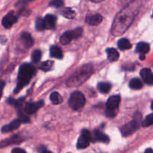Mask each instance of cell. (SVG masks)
Masks as SVG:
<instances>
[{
    "instance_id": "obj_35",
    "label": "cell",
    "mask_w": 153,
    "mask_h": 153,
    "mask_svg": "<svg viewBox=\"0 0 153 153\" xmlns=\"http://www.w3.org/2000/svg\"><path fill=\"white\" fill-rule=\"evenodd\" d=\"M91 1H93V2L97 3V2H101V1H104V0H91Z\"/></svg>"
},
{
    "instance_id": "obj_28",
    "label": "cell",
    "mask_w": 153,
    "mask_h": 153,
    "mask_svg": "<svg viewBox=\"0 0 153 153\" xmlns=\"http://www.w3.org/2000/svg\"><path fill=\"white\" fill-rule=\"evenodd\" d=\"M52 66H53V62L51 61H47L42 63L41 65L40 66V69L43 71H48L52 68Z\"/></svg>"
},
{
    "instance_id": "obj_15",
    "label": "cell",
    "mask_w": 153,
    "mask_h": 153,
    "mask_svg": "<svg viewBox=\"0 0 153 153\" xmlns=\"http://www.w3.org/2000/svg\"><path fill=\"white\" fill-rule=\"evenodd\" d=\"M57 17L54 15L48 14L45 16L43 19V23H44V27L46 29H53L55 28V25H56Z\"/></svg>"
},
{
    "instance_id": "obj_14",
    "label": "cell",
    "mask_w": 153,
    "mask_h": 153,
    "mask_svg": "<svg viewBox=\"0 0 153 153\" xmlns=\"http://www.w3.org/2000/svg\"><path fill=\"white\" fill-rule=\"evenodd\" d=\"M22 141V139L21 138L19 135H17V134H14V135L12 136L11 137H9V138L5 139V140L0 142V148L5 147V146H9V145L19 143Z\"/></svg>"
},
{
    "instance_id": "obj_27",
    "label": "cell",
    "mask_w": 153,
    "mask_h": 153,
    "mask_svg": "<svg viewBox=\"0 0 153 153\" xmlns=\"http://www.w3.org/2000/svg\"><path fill=\"white\" fill-rule=\"evenodd\" d=\"M141 125L143 127H149L153 125V114H150L148 116H146V119L141 123Z\"/></svg>"
},
{
    "instance_id": "obj_5",
    "label": "cell",
    "mask_w": 153,
    "mask_h": 153,
    "mask_svg": "<svg viewBox=\"0 0 153 153\" xmlns=\"http://www.w3.org/2000/svg\"><path fill=\"white\" fill-rule=\"evenodd\" d=\"M86 100L85 95L80 91H75L71 94L69 100L70 107L74 111H79L85 106Z\"/></svg>"
},
{
    "instance_id": "obj_29",
    "label": "cell",
    "mask_w": 153,
    "mask_h": 153,
    "mask_svg": "<svg viewBox=\"0 0 153 153\" xmlns=\"http://www.w3.org/2000/svg\"><path fill=\"white\" fill-rule=\"evenodd\" d=\"M35 28L37 31H43L45 29L43 19H42L41 17L37 18L35 21Z\"/></svg>"
},
{
    "instance_id": "obj_33",
    "label": "cell",
    "mask_w": 153,
    "mask_h": 153,
    "mask_svg": "<svg viewBox=\"0 0 153 153\" xmlns=\"http://www.w3.org/2000/svg\"><path fill=\"white\" fill-rule=\"evenodd\" d=\"M13 153H25V151L23 150L22 149H19V148H16V149H13L12 150Z\"/></svg>"
},
{
    "instance_id": "obj_21",
    "label": "cell",
    "mask_w": 153,
    "mask_h": 153,
    "mask_svg": "<svg viewBox=\"0 0 153 153\" xmlns=\"http://www.w3.org/2000/svg\"><path fill=\"white\" fill-rule=\"evenodd\" d=\"M117 46L120 50H127L131 48V44L126 38H122L118 41Z\"/></svg>"
},
{
    "instance_id": "obj_37",
    "label": "cell",
    "mask_w": 153,
    "mask_h": 153,
    "mask_svg": "<svg viewBox=\"0 0 153 153\" xmlns=\"http://www.w3.org/2000/svg\"><path fill=\"white\" fill-rule=\"evenodd\" d=\"M151 108H152V109L153 110V102H152V105H151Z\"/></svg>"
},
{
    "instance_id": "obj_1",
    "label": "cell",
    "mask_w": 153,
    "mask_h": 153,
    "mask_svg": "<svg viewBox=\"0 0 153 153\" xmlns=\"http://www.w3.org/2000/svg\"><path fill=\"white\" fill-rule=\"evenodd\" d=\"M135 13L130 7L123 9L117 14L111 26V33L114 36H120L123 34L132 23Z\"/></svg>"
},
{
    "instance_id": "obj_11",
    "label": "cell",
    "mask_w": 153,
    "mask_h": 153,
    "mask_svg": "<svg viewBox=\"0 0 153 153\" xmlns=\"http://www.w3.org/2000/svg\"><path fill=\"white\" fill-rule=\"evenodd\" d=\"M120 103V97L119 95L112 96L109 97L106 103L107 110L117 111V109L119 107Z\"/></svg>"
},
{
    "instance_id": "obj_18",
    "label": "cell",
    "mask_w": 153,
    "mask_h": 153,
    "mask_svg": "<svg viewBox=\"0 0 153 153\" xmlns=\"http://www.w3.org/2000/svg\"><path fill=\"white\" fill-rule=\"evenodd\" d=\"M106 52H107L108 58L111 62L117 61L118 58H119V52L114 48H108V49H106Z\"/></svg>"
},
{
    "instance_id": "obj_34",
    "label": "cell",
    "mask_w": 153,
    "mask_h": 153,
    "mask_svg": "<svg viewBox=\"0 0 153 153\" xmlns=\"http://www.w3.org/2000/svg\"><path fill=\"white\" fill-rule=\"evenodd\" d=\"M39 152H47V150H46V149L45 147H43V146H41V147H40V149H38Z\"/></svg>"
},
{
    "instance_id": "obj_17",
    "label": "cell",
    "mask_w": 153,
    "mask_h": 153,
    "mask_svg": "<svg viewBox=\"0 0 153 153\" xmlns=\"http://www.w3.org/2000/svg\"><path fill=\"white\" fill-rule=\"evenodd\" d=\"M21 40L26 48H30L34 43L32 37L28 32H22L21 34Z\"/></svg>"
},
{
    "instance_id": "obj_26",
    "label": "cell",
    "mask_w": 153,
    "mask_h": 153,
    "mask_svg": "<svg viewBox=\"0 0 153 153\" xmlns=\"http://www.w3.org/2000/svg\"><path fill=\"white\" fill-rule=\"evenodd\" d=\"M42 53L41 51L39 50V49H36L31 54V60H32V62L34 64H37L39 61H40V58H41Z\"/></svg>"
},
{
    "instance_id": "obj_9",
    "label": "cell",
    "mask_w": 153,
    "mask_h": 153,
    "mask_svg": "<svg viewBox=\"0 0 153 153\" xmlns=\"http://www.w3.org/2000/svg\"><path fill=\"white\" fill-rule=\"evenodd\" d=\"M43 104H44L43 101H38L35 102L27 103L25 105V108H24V111H25V113L28 114H32L35 113L40 108L43 107Z\"/></svg>"
},
{
    "instance_id": "obj_25",
    "label": "cell",
    "mask_w": 153,
    "mask_h": 153,
    "mask_svg": "<svg viewBox=\"0 0 153 153\" xmlns=\"http://www.w3.org/2000/svg\"><path fill=\"white\" fill-rule=\"evenodd\" d=\"M61 14L64 16V17L67 18V19H73L75 17V15L76 13L73 10H72L71 8H65L64 10H63L61 11Z\"/></svg>"
},
{
    "instance_id": "obj_38",
    "label": "cell",
    "mask_w": 153,
    "mask_h": 153,
    "mask_svg": "<svg viewBox=\"0 0 153 153\" xmlns=\"http://www.w3.org/2000/svg\"><path fill=\"white\" fill-rule=\"evenodd\" d=\"M27 1H33V0H27Z\"/></svg>"
},
{
    "instance_id": "obj_10",
    "label": "cell",
    "mask_w": 153,
    "mask_h": 153,
    "mask_svg": "<svg viewBox=\"0 0 153 153\" xmlns=\"http://www.w3.org/2000/svg\"><path fill=\"white\" fill-rule=\"evenodd\" d=\"M91 137H92L93 142H101V143H108L110 141L109 137L100 130H94Z\"/></svg>"
},
{
    "instance_id": "obj_24",
    "label": "cell",
    "mask_w": 153,
    "mask_h": 153,
    "mask_svg": "<svg viewBox=\"0 0 153 153\" xmlns=\"http://www.w3.org/2000/svg\"><path fill=\"white\" fill-rule=\"evenodd\" d=\"M50 100L54 105H58L62 102L63 98L59 93L53 92L50 95Z\"/></svg>"
},
{
    "instance_id": "obj_30",
    "label": "cell",
    "mask_w": 153,
    "mask_h": 153,
    "mask_svg": "<svg viewBox=\"0 0 153 153\" xmlns=\"http://www.w3.org/2000/svg\"><path fill=\"white\" fill-rule=\"evenodd\" d=\"M63 4H64L63 0H51L49 2V5L55 7H60L63 6Z\"/></svg>"
},
{
    "instance_id": "obj_12",
    "label": "cell",
    "mask_w": 153,
    "mask_h": 153,
    "mask_svg": "<svg viewBox=\"0 0 153 153\" xmlns=\"http://www.w3.org/2000/svg\"><path fill=\"white\" fill-rule=\"evenodd\" d=\"M85 21L91 25H98L102 21V16L100 13H89L87 15Z\"/></svg>"
},
{
    "instance_id": "obj_31",
    "label": "cell",
    "mask_w": 153,
    "mask_h": 153,
    "mask_svg": "<svg viewBox=\"0 0 153 153\" xmlns=\"http://www.w3.org/2000/svg\"><path fill=\"white\" fill-rule=\"evenodd\" d=\"M18 114H19V119L20 120V121L22 123L29 122L30 120L29 118H28L26 115L22 113V111H21L19 110V113H18Z\"/></svg>"
},
{
    "instance_id": "obj_32",
    "label": "cell",
    "mask_w": 153,
    "mask_h": 153,
    "mask_svg": "<svg viewBox=\"0 0 153 153\" xmlns=\"http://www.w3.org/2000/svg\"><path fill=\"white\" fill-rule=\"evenodd\" d=\"M5 85V83L3 81H0V100H1V97L2 96L3 93V89H4V87Z\"/></svg>"
},
{
    "instance_id": "obj_19",
    "label": "cell",
    "mask_w": 153,
    "mask_h": 153,
    "mask_svg": "<svg viewBox=\"0 0 153 153\" xmlns=\"http://www.w3.org/2000/svg\"><path fill=\"white\" fill-rule=\"evenodd\" d=\"M150 49L149 48V45L148 43H144V42H140L136 46V52H138L140 54H143V55H145V54L148 53Z\"/></svg>"
},
{
    "instance_id": "obj_36",
    "label": "cell",
    "mask_w": 153,
    "mask_h": 153,
    "mask_svg": "<svg viewBox=\"0 0 153 153\" xmlns=\"http://www.w3.org/2000/svg\"><path fill=\"white\" fill-rule=\"evenodd\" d=\"M145 152H153V150H152V149H146V150L145 151Z\"/></svg>"
},
{
    "instance_id": "obj_7",
    "label": "cell",
    "mask_w": 153,
    "mask_h": 153,
    "mask_svg": "<svg viewBox=\"0 0 153 153\" xmlns=\"http://www.w3.org/2000/svg\"><path fill=\"white\" fill-rule=\"evenodd\" d=\"M92 141V137H91V134L88 130L84 129L82 131L81 135L78 140L77 148L79 149H85L88 147Z\"/></svg>"
},
{
    "instance_id": "obj_22",
    "label": "cell",
    "mask_w": 153,
    "mask_h": 153,
    "mask_svg": "<svg viewBox=\"0 0 153 153\" xmlns=\"http://www.w3.org/2000/svg\"><path fill=\"white\" fill-rule=\"evenodd\" d=\"M97 88L102 94H107L111 91V85L110 83H108V82H100L97 85Z\"/></svg>"
},
{
    "instance_id": "obj_3",
    "label": "cell",
    "mask_w": 153,
    "mask_h": 153,
    "mask_svg": "<svg viewBox=\"0 0 153 153\" xmlns=\"http://www.w3.org/2000/svg\"><path fill=\"white\" fill-rule=\"evenodd\" d=\"M35 73L36 69L32 64H24L21 65L19 70V74H18L17 85H16V89L14 90L15 94L19 92L25 85H28Z\"/></svg>"
},
{
    "instance_id": "obj_8",
    "label": "cell",
    "mask_w": 153,
    "mask_h": 153,
    "mask_svg": "<svg viewBox=\"0 0 153 153\" xmlns=\"http://www.w3.org/2000/svg\"><path fill=\"white\" fill-rule=\"evenodd\" d=\"M17 21V17L13 11H10L2 19V25L6 28H9Z\"/></svg>"
},
{
    "instance_id": "obj_13",
    "label": "cell",
    "mask_w": 153,
    "mask_h": 153,
    "mask_svg": "<svg viewBox=\"0 0 153 153\" xmlns=\"http://www.w3.org/2000/svg\"><path fill=\"white\" fill-rule=\"evenodd\" d=\"M140 76L146 84L149 85H153V73L149 68H143L140 70Z\"/></svg>"
},
{
    "instance_id": "obj_4",
    "label": "cell",
    "mask_w": 153,
    "mask_h": 153,
    "mask_svg": "<svg viewBox=\"0 0 153 153\" xmlns=\"http://www.w3.org/2000/svg\"><path fill=\"white\" fill-rule=\"evenodd\" d=\"M140 119H141V114L140 113H136L134 114V118L132 121L128 123L127 124L124 125L121 128V133L123 136L127 137L131 135L134 132H135L139 128L140 123Z\"/></svg>"
},
{
    "instance_id": "obj_2",
    "label": "cell",
    "mask_w": 153,
    "mask_h": 153,
    "mask_svg": "<svg viewBox=\"0 0 153 153\" xmlns=\"http://www.w3.org/2000/svg\"><path fill=\"white\" fill-rule=\"evenodd\" d=\"M94 67L91 64H86L77 70L70 79L67 80V85L70 88L80 86L85 83L92 75Z\"/></svg>"
},
{
    "instance_id": "obj_6",
    "label": "cell",
    "mask_w": 153,
    "mask_h": 153,
    "mask_svg": "<svg viewBox=\"0 0 153 153\" xmlns=\"http://www.w3.org/2000/svg\"><path fill=\"white\" fill-rule=\"evenodd\" d=\"M83 33V28L82 27L76 28L73 31H67L64 32L61 37V43L63 45H67L73 40V39H78L82 35Z\"/></svg>"
},
{
    "instance_id": "obj_20",
    "label": "cell",
    "mask_w": 153,
    "mask_h": 153,
    "mask_svg": "<svg viewBox=\"0 0 153 153\" xmlns=\"http://www.w3.org/2000/svg\"><path fill=\"white\" fill-rule=\"evenodd\" d=\"M50 55L55 58L61 59L63 58L62 50L60 47L57 46H52L50 48Z\"/></svg>"
},
{
    "instance_id": "obj_23",
    "label": "cell",
    "mask_w": 153,
    "mask_h": 153,
    "mask_svg": "<svg viewBox=\"0 0 153 153\" xmlns=\"http://www.w3.org/2000/svg\"><path fill=\"white\" fill-rule=\"evenodd\" d=\"M129 87L133 90H140L143 88V83L139 79H133L130 81Z\"/></svg>"
},
{
    "instance_id": "obj_16",
    "label": "cell",
    "mask_w": 153,
    "mask_h": 153,
    "mask_svg": "<svg viewBox=\"0 0 153 153\" xmlns=\"http://www.w3.org/2000/svg\"><path fill=\"white\" fill-rule=\"evenodd\" d=\"M21 123H22V122H21L19 119L14 120L12 121V122L10 123V124H8V125L4 126L1 128V131H2L3 133L10 132V131H13V130L19 128Z\"/></svg>"
}]
</instances>
